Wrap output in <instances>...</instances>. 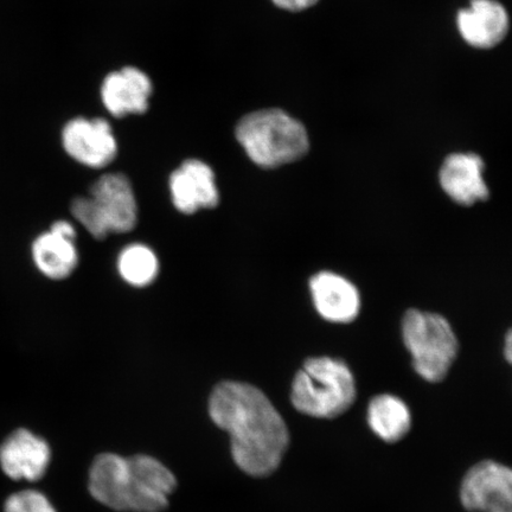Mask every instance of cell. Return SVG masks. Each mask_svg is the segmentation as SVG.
<instances>
[{
  "label": "cell",
  "mask_w": 512,
  "mask_h": 512,
  "mask_svg": "<svg viewBox=\"0 0 512 512\" xmlns=\"http://www.w3.org/2000/svg\"><path fill=\"white\" fill-rule=\"evenodd\" d=\"M209 415L230 437V450L239 469L255 478L278 470L290 445V433L278 409L252 384L224 381L209 399Z\"/></svg>",
  "instance_id": "cell-1"
},
{
  "label": "cell",
  "mask_w": 512,
  "mask_h": 512,
  "mask_svg": "<svg viewBox=\"0 0 512 512\" xmlns=\"http://www.w3.org/2000/svg\"><path fill=\"white\" fill-rule=\"evenodd\" d=\"M177 479L158 459L137 454L101 453L89 469L88 490L95 501L119 512H163Z\"/></svg>",
  "instance_id": "cell-2"
},
{
  "label": "cell",
  "mask_w": 512,
  "mask_h": 512,
  "mask_svg": "<svg viewBox=\"0 0 512 512\" xmlns=\"http://www.w3.org/2000/svg\"><path fill=\"white\" fill-rule=\"evenodd\" d=\"M235 134L249 159L264 169L297 162L310 149L305 126L278 108L245 115Z\"/></svg>",
  "instance_id": "cell-3"
},
{
  "label": "cell",
  "mask_w": 512,
  "mask_h": 512,
  "mask_svg": "<svg viewBox=\"0 0 512 512\" xmlns=\"http://www.w3.org/2000/svg\"><path fill=\"white\" fill-rule=\"evenodd\" d=\"M356 396L354 374L347 363L335 357L309 358L292 382L293 407L311 418H338L354 405Z\"/></svg>",
  "instance_id": "cell-4"
},
{
  "label": "cell",
  "mask_w": 512,
  "mask_h": 512,
  "mask_svg": "<svg viewBox=\"0 0 512 512\" xmlns=\"http://www.w3.org/2000/svg\"><path fill=\"white\" fill-rule=\"evenodd\" d=\"M70 213L94 239L131 232L137 226L138 206L130 179L123 174L102 175L87 196L74 198Z\"/></svg>",
  "instance_id": "cell-5"
},
{
  "label": "cell",
  "mask_w": 512,
  "mask_h": 512,
  "mask_svg": "<svg viewBox=\"0 0 512 512\" xmlns=\"http://www.w3.org/2000/svg\"><path fill=\"white\" fill-rule=\"evenodd\" d=\"M402 339L415 373L431 383L445 380L458 356L452 325L439 313L409 310L402 319Z\"/></svg>",
  "instance_id": "cell-6"
},
{
  "label": "cell",
  "mask_w": 512,
  "mask_h": 512,
  "mask_svg": "<svg viewBox=\"0 0 512 512\" xmlns=\"http://www.w3.org/2000/svg\"><path fill=\"white\" fill-rule=\"evenodd\" d=\"M60 140L66 155L89 169H104L117 157V139L102 118L69 119L61 128Z\"/></svg>",
  "instance_id": "cell-7"
},
{
  "label": "cell",
  "mask_w": 512,
  "mask_h": 512,
  "mask_svg": "<svg viewBox=\"0 0 512 512\" xmlns=\"http://www.w3.org/2000/svg\"><path fill=\"white\" fill-rule=\"evenodd\" d=\"M460 501L473 512H512V467L484 460L467 471Z\"/></svg>",
  "instance_id": "cell-8"
},
{
  "label": "cell",
  "mask_w": 512,
  "mask_h": 512,
  "mask_svg": "<svg viewBox=\"0 0 512 512\" xmlns=\"http://www.w3.org/2000/svg\"><path fill=\"white\" fill-rule=\"evenodd\" d=\"M78 232L67 220H57L31 242L30 255L38 273L53 281L66 280L79 266Z\"/></svg>",
  "instance_id": "cell-9"
},
{
  "label": "cell",
  "mask_w": 512,
  "mask_h": 512,
  "mask_svg": "<svg viewBox=\"0 0 512 512\" xmlns=\"http://www.w3.org/2000/svg\"><path fill=\"white\" fill-rule=\"evenodd\" d=\"M50 460L48 441L27 428H18L0 444V467L14 480L37 482L46 476Z\"/></svg>",
  "instance_id": "cell-10"
},
{
  "label": "cell",
  "mask_w": 512,
  "mask_h": 512,
  "mask_svg": "<svg viewBox=\"0 0 512 512\" xmlns=\"http://www.w3.org/2000/svg\"><path fill=\"white\" fill-rule=\"evenodd\" d=\"M313 305L326 322L349 324L360 316L361 293L343 275L322 271L312 275L309 283Z\"/></svg>",
  "instance_id": "cell-11"
},
{
  "label": "cell",
  "mask_w": 512,
  "mask_h": 512,
  "mask_svg": "<svg viewBox=\"0 0 512 512\" xmlns=\"http://www.w3.org/2000/svg\"><path fill=\"white\" fill-rule=\"evenodd\" d=\"M172 203L179 213L195 214L201 209H213L220 202L213 169L202 160L189 159L170 177Z\"/></svg>",
  "instance_id": "cell-12"
},
{
  "label": "cell",
  "mask_w": 512,
  "mask_h": 512,
  "mask_svg": "<svg viewBox=\"0 0 512 512\" xmlns=\"http://www.w3.org/2000/svg\"><path fill=\"white\" fill-rule=\"evenodd\" d=\"M484 160L476 153H452L439 171V183L445 194L460 206L484 202L490 190L484 178Z\"/></svg>",
  "instance_id": "cell-13"
},
{
  "label": "cell",
  "mask_w": 512,
  "mask_h": 512,
  "mask_svg": "<svg viewBox=\"0 0 512 512\" xmlns=\"http://www.w3.org/2000/svg\"><path fill=\"white\" fill-rule=\"evenodd\" d=\"M152 82L142 70L125 67L110 73L101 83L100 98L107 112L115 118L143 114L149 108Z\"/></svg>",
  "instance_id": "cell-14"
},
{
  "label": "cell",
  "mask_w": 512,
  "mask_h": 512,
  "mask_svg": "<svg viewBox=\"0 0 512 512\" xmlns=\"http://www.w3.org/2000/svg\"><path fill=\"white\" fill-rule=\"evenodd\" d=\"M457 24L464 41L478 49L496 47L510 27L508 12L497 0H471L469 8L458 12Z\"/></svg>",
  "instance_id": "cell-15"
},
{
  "label": "cell",
  "mask_w": 512,
  "mask_h": 512,
  "mask_svg": "<svg viewBox=\"0 0 512 512\" xmlns=\"http://www.w3.org/2000/svg\"><path fill=\"white\" fill-rule=\"evenodd\" d=\"M367 421L371 432L384 443L401 441L411 431L412 413L399 396L381 394L371 399L367 409Z\"/></svg>",
  "instance_id": "cell-16"
},
{
  "label": "cell",
  "mask_w": 512,
  "mask_h": 512,
  "mask_svg": "<svg viewBox=\"0 0 512 512\" xmlns=\"http://www.w3.org/2000/svg\"><path fill=\"white\" fill-rule=\"evenodd\" d=\"M117 266L120 277L136 287L151 285L159 273L156 253L143 243L126 246L118 256Z\"/></svg>",
  "instance_id": "cell-17"
},
{
  "label": "cell",
  "mask_w": 512,
  "mask_h": 512,
  "mask_svg": "<svg viewBox=\"0 0 512 512\" xmlns=\"http://www.w3.org/2000/svg\"><path fill=\"white\" fill-rule=\"evenodd\" d=\"M4 512H57L41 491L23 490L6 498Z\"/></svg>",
  "instance_id": "cell-18"
},
{
  "label": "cell",
  "mask_w": 512,
  "mask_h": 512,
  "mask_svg": "<svg viewBox=\"0 0 512 512\" xmlns=\"http://www.w3.org/2000/svg\"><path fill=\"white\" fill-rule=\"evenodd\" d=\"M278 8L287 11H303L312 8L319 0H272Z\"/></svg>",
  "instance_id": "cell-19"
},
{
  "label": "cell",
  "mask_w": 512,
  "mask_h": 512,
  "mask_svg": "<svg viewBox=\"0 0 512 512\" xmlns=\"http://www.w3.org/2000/svg\"><path fill=\"white\" fill-rule=\"evenodd\" d=\"M504 356L505 360L512 366V329H510L507 336H505Z\"/></svg>",
  "instance_id": "cell-20"
}]
</instances>
